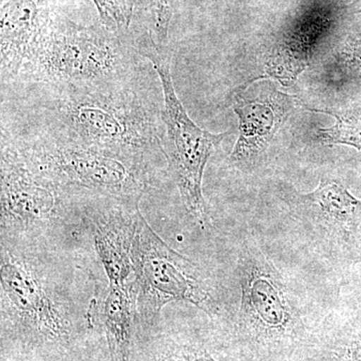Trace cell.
<instances>
[{"instance_id": "7c38bea8", "label": "cell", "mask_w": 361, "mask_h": 361, "mask_svg": "<svg viewBox=\"0 0 361 361\" xmlns=\"http://www.w3.org/2000/svg\"><path fill=\"white\" fill-rule=\"evenodd\" d=\"M106 296L92 300L108 344L109 361H130L133 327L135 319L137 284L135 276L111 277Z\"/></svg>"}, {"instance_id": "52a82bcc", "label": "cell", "mask_w": 361, "mask_h": 361, "mask_svg": "<svg viewBox=\"0 0 361 361\" xmlns=\"http://www.w3.org/2000/svg\"><path fill=\"white\" fill-rule=\"evenodd\" d=\"M130 258L137 284L135 319L142 329L153 327L164 306L175 301L212 311V285L203 271L165 243L140 210Z\"/></svg>"}, {"instance_id": "9c48e42d", "label": "cell", "mask_w": 361, "mask_h": 361, "mask_svg": "<svg viewBox=\"0 0 361 361\" xmlns=\"http://www.w3.org/2000/svg\"><path fill=\"white\" fill-rule=\"evenodd\" d=\"M1 238L35 236L80 207V195L33 170L1 137Z\"/></svg>"}, {"instance_id": "2e32d148", "label": "cell", "mask_w": 361, "mask_h": 361, "mask_svg": "<svg viewBox=\"0 0 361 361\" xmlns=\"http://www.w3.org/2000/svg\"><path fill=\"white\" fill-rule=\"evenodd\" d=\"M103 25L126 35L132 23L135 0H94Z\"/></svg>"}, {"instance_id": "5bb4252c", "label": "cell", "mask_w": 361, "mask_h": 361, "mask_svg": "<svg viewBox=\"0 0 361 361\" xmlns=\"http://www.w3.org/2000/svg\"><path fill=\"white\" fill-rule=\"evenodd\" d=\"M315 113L327 114L336 118V123L329 129L317 130L318 140L323 145H346L361 151V118L344 115L331 110L307 108Z\"/></svg>"}, {"instance_id": "8fae6325", "label": "cell", "mask_w": 361, "mask_h": 361, "mask_svg": "<svg viewBox=\"0 0 361 361\" xmlns=\"http://www.w3.org/2000/svg\"><path fill=\"white\" fill-rule=\"evenodd\" d=\"M52 16L47 0H1L0 68L2 87L18 80L26 56Z\"/></svg>"}, {"instance_id": "7a4b0ae2", "label": "cell", "mask_w": 361, "mask_h": 361, "mask_svg": "<svg viewBox=\"0 0 361 361\" xmlns=\"http://www.w3.org/2000/svg\"><path fill=\"white\" fill-rule=\"evenodd\" d=\"M28 87L23 122L148 166L164 155L161 110L140 82L104 89Z\"/></svg>"}, {"instance_id": "4fadbf2b", "label": "cell", "mask_w": 361, "mask_h": 361, "mask_svg": "<svg viewBox=\"0 0 361 361\" xmlns=\"http://www.w3.org/2000/svg\"><path fill=\"white\" fill-rule=\"evenodd\" d=\"M320 336L325 361H361V310L348 315L330 313Z\"/></svg>"}, {"instance_id": "30bf717a", "label": "cell", "mask_w": 361, "mask_h": 361, "mask_svg": "<svg viewBox=\"0 0 361 361\" xmlns=\"http://www.w3.org/2000/svg\"><path fill=\"white\" fill-rule=\"evenodd\" d=\"M232 108L239 118V137L230 163L246 172L260 165L273 137L291 115L294 102L288 94L275 90L246 97L242 89L233 94Z\"/></svg>"}, {"instance_id": "ba28073f", "label": "cell", "mask_w": 361, "mask_h": 361, "mask_svg": "<svg viewBox=\"0 0 361 361\" xmlns=\"http://www.w3.org/2000/svg\"><path fill=\"white\" fill-rule=\"evenodd\" d=\"M294 231L336 267L361 263V200L341 180L323 177L314 191L283 197Z\"/></svg>"}, {"instance_id": "9a60e30c", "label": "cell", "mask_w": 361, "mask_h": 361, "mask_svg": "<svg viewBox=\"0 0 361 361\" xmlns=\"http://www.w3.org/2000/svg\"><path fill=\"white\" fill-rule=\"evenodd\" d=\"M151 361H218L198 342L168 339L154 350Z\"/></svg>"}, {"instance_id": "3957f363", "label": "cell", "mask_w": 361, "mask_h": 361, "mask_svg": "<svg viewBox=\"0 0 361 361\" xmlns=\"http://www.w3.org/2000/svg\"><path fill=\"white\" fill-rule=\"evenodd\" d=\"M142 59L126 35L52 16L18 80L26 85L78 89L135 85Z\"/></svg>"}, {"instance_id": "ac0fdd59", "label": "cell", "mask_w": 361, "mask_h": 361, "mask_svg": "<svg viewBox=\"0 0 361 361\" xmlns=\"http://www.w3.org/2000/svg\"><path fill=\"white\" fill-rule=\"evenodd\" d=\"M353 58L357 59V61L361 63V40L353 45Z\"/></svg>"}, {"instance_id": "5b68a950", "label": "cell", "mask_w": 361, "mask_h": 361, "mask_svg": "<svg viewBox=\"0 0 361 361\" xmlns=\"http://www.w3.org/2000/svg\"><path fill=\"white\" fill-rule=\"evenodd\" d=\"M2 331L30 348L70 344L73 323L68 307L28 250L1 239Z\"/></svg>"}, {"instance_id": "277c9868", "label": "cell", "mask_w": 361, "mask_h": 361, "mask_svg": "<svg viewBox=\"0 0 361 361\" xmlns=\"http://www.w3.org/2000/svg\"><path fill=\"white\" fill-rule=\"evenodd\" d=\"M1 137L33 170L75 193L139 202L151 185V166L33 123L2 126Z\"/></svg>"}, {"instance_id": "6da1fadb", "label": "cell", "mask_w": 361, "mask_h": 361, "mask_svg": "<svg viewBox=\"0 0 361 361\" xmlns=\"http://www.w3.org/2000/svg\"><path fill=\"white\" fill-rule=\"evenodd\" d=\"M233 286L238 300L229 305L230 336L254 361L286 360L307 343L310 317L317 295L306 281L277 265L252 233H245L235 251Z\"/></svg>"}, {"instance_id": "e0dca14e", "label": "cell", "mask_w": 361, "mask_h": 361, "mask_svg": "<svg viewBox=\"0 0 361 361\" xmlns=\"http://www.w3.org/2000/svg\"><path fill=\"white\" fill-rule=\"evenodd\" d=\"M174 0H142L149 20V35L161 49L168 42L169 26L173 13Z\"/></svg>"}, {"instance_id": "8992f818", "label": "cell", "mask_w": 361, "mask_h": 361, "mask_svg": "<svg viewBox=\"0 0 361 361\" xmlns=\"http://www.w3.org/2000/svg\"><path fill=\"white\" fill-rule=\"evenodd\" d=\"M135 47L140 56L151 61L160 78L164 97L161 142L169 170L188 212L200 227L206 228L209 216L202 190L204 171L214 151L230 132L214 134L190 118L176 92L170 54L161 49L151 35L135 42Z\"/></svg>"}]
</instances>
